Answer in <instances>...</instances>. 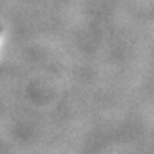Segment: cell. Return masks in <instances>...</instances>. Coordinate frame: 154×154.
<instances>
[{
  "instance_id": "cell-1",
  "label": "cell",
  "mask_w": 154,
  "mask_h": 154,
  "mask_svg": "<svg viewBox=\"0 0 154 154\" xmlns=\"http://www.w3.org/2000/svg\"><path fill=\"white\" fill-rule=\"evenodd\" d=\"M2 47H3V32L0 27V53H2Z\"/></svg>"
}]
</instances>
